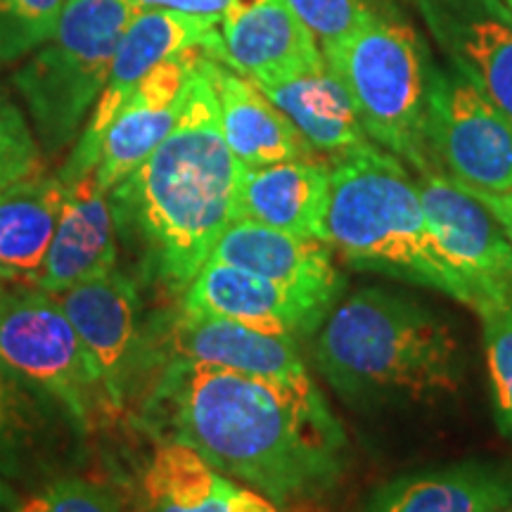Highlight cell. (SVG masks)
<instances>
[{"label": "cell", "mask_w": 512, "mask_h": 512, "mask_svg": "<svg viewBox=\"0 0 512 512\" xmlns=\"http://www.w3.org/2000/svg\"><path fill=\"white\" fill-rule=\"evenodd\" d=\"M136 408L159 441L195 448L278 508L318 501L347 470V434L311 377L164 361Z\"/></svg>", "instance_id": "obj_1"}, {"label": "cell", "mask_w": 512, "mask_h": 512, "mask_svg": "<svg viewBox=\"0 0 512 512\" xmlns=\"http://www.w3.org/2000/svg\"><path fill=\"white\" fill-rule=\"evenodd\" d=\"M197 57L181 117L155 152L107 192L121 252L140 290L181 299L240 219L247 166L223 138L219 100Z\"/></svg>", "instance_id": "obj_2"}, {"label": "cell", "mask_w": 512, "mask_h": 512, "mask_svg": "<svg viewBox=\"0 0 512 512\" xmlns=\"http://www.w3.org/2000/svg\"><path fill=\"white\" fill-rule=\"evenodd\" d=\"M320 373L354 408L420 403L456 394L460 342L430 306L366 287L328 313L316 342Z\"/></svg>", "instance_id": "obj_3"}, {"label": "cell", "mask_w": 512, "mask_h": 512, "mask_svg": "<svg viewBox=\"0 0 512 512\" xmlns=\"http://www.w3.org/2000/svg\"><path fill=\"white\" fill-rule=\"evenodd\" d=\"M323 240L347 264L475 304L422 207L418 183L392 152L366 143L330 162Z\"/></svg>", "instance_id": "obj_4"}, {"label": "cell", "mask_w": 512, "mask_h": 512, "mask_svg": "<svg viewBox=\"0 0 512 512\" xmlns=\"http://www.w3.org/2000/svg\"><path fill=\"white\" fill-rule=\"evenodd\" d=\"M320 50L368 138L418 174L437 169L427 145L434 62L420 36L396 17L380 15Z\"/></svg>", "instance_id": "obj_5"}, {"label": "cell", "mask_w": 512, "mask_h": 512, "mask_svg": "<svg viewBox=\"0 0 512 512\" xmlns=\"http://www.w3.org/2000/svg\"><path fill=\"white\" fill-rule=\"evenodd\" d=\"M140 8L138 0H67L55 34L12 76L48 155L79 133Z\"/></svg>", "instance_id": "obj_6"}, {"label": "cell", "mask_w": 512, "mask_h": 512, "mask_svg": "<svg viewBox=\"0 0 512 512\" xmlns=\"http://www.w3.org/2000/svg\"><path fill=\"white\" fill-rule=\"evenodd\" d=\"M0 361L60 401L83 434L119 418L93 356L53 294L31 285L0 294Z\"/></svg>", "instance_id": "obj_7"}, {"label": "cell", "mask_w": 512, "mask_h": 512, "mask_svg": "<svg viewBox=\"0 0 512 512\" xmlns=\"http://www.w3.org/2000/svg\"><path fill=\"white\" fill-rule=\"evenodd\" d=\"M53 297L93 356L119 415L136 408L159 370L136 278L114 268Z\"/></svg>", "instance_id": "obj_8"}, {"label": "cell", "mask_w": 512, "mask_h": 512, "mask_svg": "<svg viewBox=\"0 0 512 512\" xmlns=\"http://www.w3.org/2000/svg\"><path fill=\"white\" fill-rule=\"evenodd\" d=\"M427 145L437 171L463 188L512 190V121L460 72L434 67Z\"/></svg>", "instance_id": "obj_9"}, {"label": "cell", "mask_w": 512, "mask_h": 512, "mask_svg": "<svg viewBox=\"0 0 512 512\" xmlns=\"http://www.w3.org/2000/svg\"><path fill=\"white\" fill-rule=\"evenodd\" d=\"M216 24L219 22L214 19L166 8H140L136 12L121 36L110 76L95 102L91 119L83 128L79 143L74 145V152L57 174L64 185L95 171L100 162L102 140L119 107L159 62L195 48H202L209 57L219 60L221 34L216 31Z\"/></svg>", "instance_id": "obj_10"}, {"label": "cell", "mask_w": 512, "mask_h": 512, "mask_svg": "<svg viewBox=\"0 0 512 512\" xmlns=\"http://www.w3.org/2000/svg\"><path fill=\"white\" fill-rule=\"evenodd\" d=\"M420 200L432 233L465 283L475 304L512 302V245L489 207L441 171L418 174Z\"/></svg>", "instance_id": "obj_11"}, {"label": "cell", "mask_w": 512, "mask_h": 512, "mask_svg": "<svg viewBox=\"0 0 512 512\" xmlns=\"http://www.w3.org/2000/svg\"><path fill=\"white\" fill-rule=\"evenodd\" d=\"M150 342L159 368L164 361H183L278 380L309 377L297 339L266 335L235 320L181 306L176 313L150 316Z\"/></svg>", "instance_id": "obj_12"}, {"label": "cell", "mask_w": 512, "mask_h": 512, "mask_svg": "<svg viewBox=\"0 0 512 512\" xmlns=\"http://www.w3.org/2000/svg\"><path fill=\"white\" fill-rule=\"evenodd\" d=\"M456 72L512 121V15L501 0H413Z\"/></svg>", "instance_id": "obj_13"}, {"label": "cell", "mask_w": 512, "mask_h": 512, "mask_svg": "<svg viewBox=\"0 0 512 512\" xmlns=\"http://www.w3.org/2000/svg\"><path fill=\"white\" fill-rule=\"evenodd\" d=\"M209 261L249 271L294 297L335 309L344 278L325 240L302 238L252 219H238L216 242Z\"/></svg>", "instance_id": "obj_14"}, {"label": "cell", "mask_w": 512, "mask_h": 512, "mask_svg": "<svg viewBox=\"0 0 512 512\" xmlns=\"http://www.w3.org/2000/svg\"><path fill=\"white\" fill-rule=\"evenodd\" d=\"M219 62L256 86L325 67L311 29L285 0H238L221 19Z\"/></svg>", "instance_id": "obj_15"}, {"label": "cell", "mask_w": 512, "mask_h": 512, "mask_svg": "<svg viewBox=\"0 0 512 512\" xmlns=\"http://www.w3.org/2000/svg\"><path fill=\"white\" fill-rule=\"evenodd\" d=\"M202 53V48H195L159 62L119 107L102 140L100 162L95 166V178L102 190L110 192L133 174L169 136L181 117L185 86Z\"/></svg>", "instance_id": "obj_16"}, {"label": "cell", "mask_w": 512, "mask_h": 512, "mask_svg": "<svg viewBox=\"0 0 512 512\" xmlns=\"http://www.w3.org/2000/svg\"><path fill=\"white\" fill-rule=\"evenodd\" d=\"M181 309L221 316L275 337H309L328 311L242 268L207 261L181 297Z\"/></svg>", "instance_id": "obj_17"}, {"label": "cell", "mask_w": 512, "mask_h": 512, "mask_svg": "<svg viewBox=\"0 0 512 512\" xmlns=\"http://www.w3.org/2000/svg\"><path fill=\"white\" fill-rule=\"evenodd\" d=\"M119 238L110 207V195L91 174L67 185L60 219L50 240L36 287L60 294L117 268Z\"/></svg>", "instance_id": "obj_18"}, {"label": "cell", "mask_w": 512, "mask_h": 512, "mask_svg": "<svg viewBox=\"0 0 512 512\" xmlns=\"http://www.w3.org/2000/svg\"><path fill=\"white\" fill-rule=\"evenodd\" d=\"M138 512H280L181 441H159L140 479Z\"/></svg>", "instance_id": "obj_19"}, {"label": "cell", "mask_w": 512, "mask_h": 512, "mask_svg": "<svg viewBox=\"0 0 512 512\" xmlns=\"http://www.w3.org/2000/svg\"><path fill=\"white\" fill-rule=\"evenodd\" d=\"M204 67L219 100L223 138L247 169L313 157L316 150L252 81L209 55Z\"/></svg>", "instance_id": "obj_20"}, {"label": "cell", "mask_w": 512, "mask_h": 512, "mask_svg": "<svg viewBox=\"0 0 512 512\" xmlns=\"http://www.w3.org/2000/svg\"><path fill=\"white\" fill-rule=\"evenodd\" d=\"M512 505V470L489 460H463L387 482L363 512H501Z\"/></svg>", "instance_id": "obj_21"}, {"label": "cell", "mask_w": 512, "mask_h": 512, "mask_svg": "<svg viewBox=\"0 0 512 512\" xmlns=\"http://www.w3.org/2000/svg\"><path fill=\"white\" fill-rule=\"evenodd\" d=\"M330 195V162L316 157L245 169L240 183V219L323 240Z\"/></svg>", "instance_id": "obj_22"}, {"label": "cell", "mask_w": 512, "mask_h": 512, "mask_svg": "<svg viewBox=\"0 0 512 512\" xmlns=\"http://www.w3.org/2000/svg\"><path fill=\"white\" fill-rule=\"evenodd\" d=\"M67 185L60 176L29 174L0 192V278L36 287Z\"/></svg>", "instance_id": "obj_23"}, {"label": "cell", "mask_w": 512, "mask_h": 512, "mask_svg": "<svg viewBox=\"0 0 512 512\" xmlns=\"http://www.w3.org/2000/svg\"><path fill=\"white\" fill-rule=\"evenodd\" d=\"M256 88L292 121L316 152L339 157L373 143L358 119L347 88L330 72L328 64L316 72Z\"/></svg>", "instance_id": "obj_24"}, {"label": "cell", "mask_w": 512, "mask_h": 512, "mask_svg": "<svg viewBox=\"0 0 512 512\" xmlns=\"http://www.w3.org/2000/svg\"><path fill=\"white\" fill-rule=\"evenodd\" d=\"M67 432H81L53 396L0 361V472L17 477L53 458Z\"/></svg>", "instance_id": "obj_25"}, {"label": "cell", "mask_w": 512, "mask_h": 512, "mask_svg": "<svg viewBox=\"0 0 512 512\" xmlns=\"http://www.w3.org/2000/svg\"><path fill=\"white\" fill-rule=\"evenodd\" d=\"M486 370L498 427L512 444V302H479Z\"/></svg>", "instance_id": "obj_26"}, {"label": "cell", "mask_w": 512, "mask_h": 512, "mask_svg": "<svg viewBox=\"0 0 512 512\" xmlns=\"http://www.w3.org/2000/svg\"><path fill=\"white\" fill-rule=\"evenodd\" d=\"M67 0H0V62H17L55 34Z\"/></svg>", "instance_id": "obj_27"}, {"label": "cell", "mask_w": 512, "mask_h": 512, "mask_svg": "<svg viewBox=\"0 0 512 512\" xmlns=\"http://www.w3.org/2000/svg\"><path fill=\"white\" fill-rule=\"evenodd\" d=\"M12 512H124V503L110 484L60 477L24 498Z\"/></svg>", "instance_id": "obj_28"}, {"label": "cell", "mask_w": 512, "mask_h": 512, "mask_svg": "<svg viewBox=\"0 0 512 512\" xmlns=\"http://www.w3.org/2000/svg\"><path fill=\"white\" fill-rule=\"evenodd\" d=\"M38 169V145L19 107L0 88V192Z\"/></svg>", "instance_id": "obj_29"}, {"label": "cell", "mask_w": 512, "mask_h": 512, "mask_svg": "<svg viewBox=\"0 0 512 512\" xmlns=\"http://www.w3.org/2000/svg\"><path fill=\"white\" fill-rule=\"evenodd\" d=\"M311 34L323 43L351 34L370 19L380 17L366 0H285ZM384 17V15H382Z\"/></svg>", "instance_id": "obj_30"}, {"label": "cell", "mask_w": 512, "mask_h": 512, "mask_svg": "<svg viewBox=\"0 0 512 512\" xmlns=\"http://www.w3.org/2000/svg\"><path fill=\"white\" fill-rule=\"evenodd\" d=\"M138 3L143 8L176 10L185 12V15L214 19V22L221 24V19L235 10L238 0H138Z\"/></svg>", "instance_id": "obj_31"}, {"label": "cell", "mask_w": 512, "mask_h": 512, "mask_svg": "<svg viewBox=\"0 0 512 512\" xmlns=\"http://www.w3.org/2000/svg\"><path fill=\"white\" fill-rule=\"evenodd\" d=\"M472 195L479 197V200L489 207V211L496 216V221L501 223L503 233L508 235L512 245V190L503 192V195H486V192H472Z\"/></svg>", "instance_id": "obj_32"}, {"label": "cell", "mask_w": 512, "mask_h": 512, "mask_svg": "<svg viewBox=\"0 0 512 512\" xmlns=\"http://www.w3.org/2000/svg\"><path fill=\"white\" fill-rule=\"evenodd\" d=\"M366 3L373 8L375 12H380L384 17H396L394 15V5L389 3V0H366Z\"/></svg>", "instance_id": "obj_33"}, {"label": "cell", "mask_w": 512, "mask_h": 512, "mask_svg": "<svg viewBox=\"0 0 512 512\" xmlns=\"http://www.w3.org/2000/svg\"><path fill=\"white\" fill-rule=\"evenodd\" d=\"M10 498H12V491L3 482H0V508H3V505H8Z\"/></svg>", "instance_id": "obj_34"}, {"label": "cell", "mask_w": 512, "mask_h": 512, "mask_svg": "<svg viewBox=\"0 0 512 512\" xmlns=\"http://www.w3.org/2000/svg\"><path fill=\"white\" fill-rule=\"evenodd\" d=\"M501 3L505 5V10H508L510 15H512V0H501Z\"/></svg>", "instance_id": "obj_35"}, {"label": "cell", "mask_w": 512, "mask_h": 512, "mask_svg": "<svg viewBox=\"0 0 512 512\" xmlns=\"http://www.w3.org/2000/svg\"><path fill=\"white\" fill-rule=\"evenodd\" d=\"M5 285H8V280H3V278H0V294H3L5 290H8V287H5Z\"/></svg>", "instance_id": "obj_36"}, {"label": "cell", "mask_w": 512, "mask_h": 512, "mask_svg": "<svg viewBox=\"0 0 512 512\" xmlns=\"http://www.w3.org/2000/svg\"><path fill=\"white\" fill-rule=\"evenodd\" d=\"M501 512H512V505H508V508H505V510H501Z\"/></svg>", "instance_id": "obj_37"}]
</instances>
